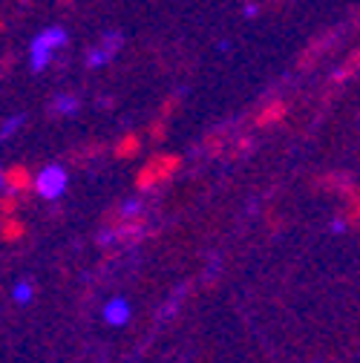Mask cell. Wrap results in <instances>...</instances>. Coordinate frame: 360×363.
<instances>
[{"mask_svg": "<svg viewBox=\"0 0 360 363\" xmlns=\"http://www.w3.org/2000/svg\"><path fill=\"white\" fill-rule=\"evenodd\" d=\"M67 47V32L64 29H43L35 40H32V69H47L50 67V61L55 58V52L58 50H64Z\"/></svg>", "mask_w": 360, "mask_h": 363, "instance_id": "cell-1", "label": "cell"}, {"mask_svg": "<svg viewBox=\"0 0 360 363\" xmlns=\"http://www.w3.org/2000/svg\"><path fill=\"white\" fill-rule=\"evenodd\" d=\"M176 170H179V159L176 156H156L139 173V188H153V185H159V182L170 179Z\"/></svg>", "mask_w": 360, "mask_h": 363, "instance_id": "cell-2", "label": "cell"}, {"mask_svg": "<svg viewBox=\"0 0 360 363\" xmlns=\"http://www.w3.org/2000/svg\"><path fill=\"white\" fill-rule=\"evenodd\" d=\"M64 188H67V173H64V167H58V164H52V167H47L38 179H35V191L43 196V199H58L61 194H64Z\"/></svg>", "mask_w": 360, "mask_h": 363, "instance_id": "cell-3", "label": "cell"}, {"mask_svg": "<svg viewBox=\"0 0 360 363\" xmlns=\"http://www.w3.org/2000/svg\"><path fill=\"white\" fill-rule=\"evenodd\" d=\"M118 47H121V35H118V32H110V35L99 43V47H96L93 52H89L86 64H89V67H101V64H107V61L118 52Z\"/></svg>", "mask_w": 360, "mask_h": 363, "instance_id": "cell-4", "label": "cell"}, {"mask_svg": "<svg viewBox=\"0 0 360 363\" xmlns=\"http://www.w3.org/2000/svg\"><path fill=\"white\" fill-rule=\"evenodd\" d=\"M4 182H6L12 191H26V188H32V173L23 164H18V167H9L4 173Z\"/></svg>", "mask_w": 360, "mask_h": 363, "instance_id": "cell-5", "label": "cell"}, {"mask_svg": "<svg viewBox=\"0 0 360 363\" xmlns=\"http://www.w3.org/2000/svg\"><path fill=\"white\" fill-rule=\"evenodd\" d=\"M139 147H142V139H139V135H124V139L118 142V147H116V156L130 159V156H136V153H139Z\"/></svg>", "mask_w": 360, "mask_h": 363, "instance_id": "cell-6", "label": "cell"}, {"mask_svg": "<svg viewBox=\"0 0 360 363\" xmlns=\"http://www.w3.org/2000/svg\"><path fill=\"white\" fill-rule=\"evenodd\" d=\"M104 317H107L110 323H124V320H127V306H124V300L110 303V306L104 308Z\"/></svg>", "mask_w": 360, "mask_h": 363, "instance_id": "cell-7", "label": "cell"}, {"mask_svg": "<svg viewBox=\"0 0 360 363\" xmlns=\"http://www.w3.org/2000/svg\"><path fill=\"white\" fill-rule=\"evenodd\" d=\"M283 113H286V104H283V101H274L268 110H262V116H259L257 121H259V124H274V121L283 118Z\"/></svg>", "mask_w": 360, "mask_h": 363, "instance_id": "cell-8", "label": "cell"}, {"mask_svg": "<svg viewBox=\"0 0 360 363\" xmlns=\"http://www.w3.org/2000/svg\"><path fill=\"white\" fill-rule=\"evenodd\" d=\"M357 67H360V52H357V55H351V58L343 64V69L337 72V78H334V81H343V78H349V75H351Z\"/></svg>", "mask_w": 360, "mask_h": 363, "instance_id": "cell-9", "label": "cell"}, {"mask_svg": "<svg viewBox=\"0 0 360 363\" xmlns=\"http://www.w3.org/2000/svg\"><path fill=\"white\" fill-rule=\"evenodd\" d=\"M23 234V225L21 222H6L4 225V240H18Z\"/></svg>", "mask_w": 360, "mask_h": 363, "instance_id": "cell-10", "label": "cell"}, {"mask_svg": "<svg viewBox=\"0 0 360 363\" xmlns=\"http://www.w3.org/2000/svg\"><path fill=\"white\" fill-rule=\"evenodd\" d=\"M349 219H351V225H357V228H360V191H357V194H354V199H351Z\"/></svg>", "mask_w": 360, "mask_h": 363, "instance_id": "cell-11", "label": "cell"}, {"mask_svg": "<svg viewBox=\"0 0 360 363\" xmlns=\"http://www.w3.org/2000/svg\"><path fill=\"white\" fill-rule=\"evenodd\" d=\"M18 208V199H4V202H0V211H4V213H12Z\"/></svg>", "mask_w": 360, "mask_h": 363, "instance_id": "cell-12", "label": "cell"}, {"mask_svg": "<svg viewBox=\"0 0 360 363\" xmlns=\"http://www.w3.org/2000/svg\"><path fill=\"white\" fill-rule=\"evenodd\" d=\"M18 297L26 300V297H29V286H21V289H18Z\"/></svg>", "mask_w": 360, "mask_h": 363, "instance_id": "cell-13", "label": "cell"}, {"mask_svg": "<svg viewBox=\"0 0 360 363\" xmlns=\"http://www.w3.org/2000/svg\"><path fill=\"white\" fill-rule=\"evenodd\" d=\"M0 185H4V173H0Z\"/></svg>", "mask_w": 360, "mask_h": 363, "instance_id": "cell-14", "label": "cell"}]
</instances>
